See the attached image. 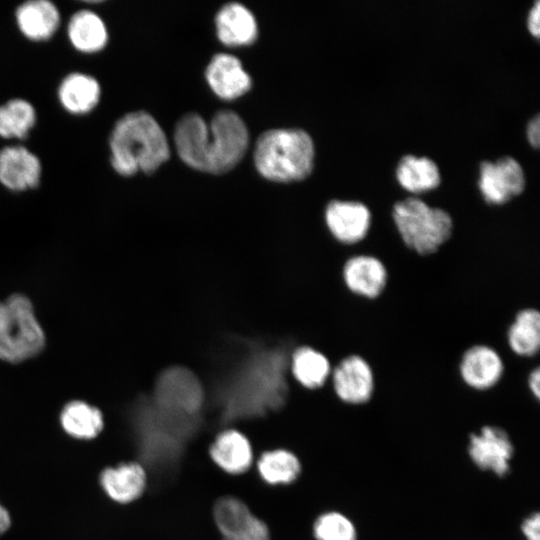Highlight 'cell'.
I'll use <instances>...</instances> for the list:
<instances>
[{"instance_id":"1","label":"cell","mask_w":540,"mask_h":540,"mask_svg":"<svg viewBox=\"0 0 540 540\" xmlns=\"http://www.w3.org/2000/svg\"><path fill=\"white\" fill-rule=\"evenodd\" d=\"M175 147L188 166L222 174L244 156L249 134L244 121L233 111L217 112L209 123L196 113L184 115L176 124Z\"/></svg>"},{"instance_id":"2","label":"cell","mask_w":540,"mask_h":540,"mask_svg":"<svg viewBox=\"0 0 540 540\" xmlns=\"http://www.w3.org/2000/svg\"><path fill=\"white\" fill-rule=\"evenodd\" d=\"M109 148L111 166L121 176L153 173L170 155L164 131L145 111L130 112L115 123Z\"/></svg>"},{"instance_id":"3","label":"cell","mask_w":540,"mask_h":540,"mask_svg":"<svg viewBox=\"0 0 540 540\" xmlns=\"http://www.w3.org/2000/svg\"><path fill=\"white\" fill-rule=\"evenodd\" d=\"M314 143L302 129H271L257 139L254 163L271 181L291 182L306 178L313 169Z\"/></svg>"},{"instance_id":"4","label":"cell","mask_w":540,"mask_h":540,"mask_svg":"<svg viewBox=\"0 0 540 540\" xmlns=\"http://www.w3.org/2000/svg\"><path fill=\"white\" fill-rule=\"evenodd\" d=\"M392 218L403 243L422 256L436 253L453 232L449 212L418 197L397 201L392 208Z\"/></svg>"},{"instance_id":"5","label":"cell","mask_w":540,"mask_h":540,"mask_svg":"<svg viewBox=\"0 0 540 540\" xmlns=\"http://www.w3.org/2000/svg\"><path fill=\"white\" fill-rule=\"evenodd\" d=\"M46 337L31 300L24 294L0 301V360L17 364L37 356Z\"/></svg>"},{"instance_id":"6","label":"cell","mask_w":540,"mask_h":540,"mask_svg":"<svg viewBox=\"0 0 540 540\" xmlns=\"http://www.w3.org/2000/svg\"><path fill=\"white\" fill-rule=\"evenodd\" d=\"M150 398L159 409L185 417L202 415L205 405L201 381L182 366H171L161 371L154 380Z\"/></svg>"},{"instance_id":"7","label":"cell","mask_w":540,"mask_h":540,"mask_svg":"<svg viewBox=\"0 0 540 540\" xmlns=\"http://www.w3.org/2000/svg\"><path fill=\"white\" fill-rule=\"evenodd\" d=\"M467 453L479 470L502 478L511 471L515 449L506 430L484 425L469 435Z\"/></svg>"},{"instance_id":"8","label":"cell","mask_w":540,"mask_h":540,"mask_svg":"<svg viewBox=\"0 0 540 540\" xmlns=\"http://www.w3.org/2000/svg\"><path fill=\"white\" fill-rule=\"evenodd\" d=\"M478 187L488 204H504L523 191V167L517 159L509 155L494 161L483 160L479 165Z\"/></svg>"},{"instance_id":"9","label":"cell","mask_w":540,"mask_h":540,"mask_svg":"<svg viewBox=\"0 0 540 540\" xmlns=\"http://www.w3.org/2000/svg\"><path fill=\"white\" fill-rule=\"evenodd\" d=\"M329 380L336 397L348 405L367 403L375 390L373 369L357 354L347 355L333 366Z\"/></svg>"},{"instance_id":"10","label":"cell","mask_w":540,"mask_h":540,"mask_svg":"<svg viewBox=\"0 0 540 540\" xmlns=\"http://www.w3.org/2000/svg\"><path fill=\"white\" fill-rule=\"evenodd\" d=\"M324 218L331 236L344 245L362 241L372 222L369 207L356 200H331L325 208Z\"/></svg>"},{"instance_id":"11","label":"cell","mask_w":540,"mask_h":540,"mask_svg":"<svg viewBox=\"0 0 540 540\" xmlns=\"http://www.w3.org/2000/svg\"><path fill=\"white\" fill-rule=\"evenodd\" d=\"M213 464L228 475L238 476L248 472L254 461L252 443L238 428L220 430L208 448Z\"/></svg>"},{"instance_id":"12","label":"cell","mask_w":540,"mask_h":540,"mask_svg":"<svg viewBox=\"0 0 540 540\" xmlns=\"http://www.w3.org/2000/svg\"><path fill=\"white\" fill-rule=\"evenodd\" d=\"M504 369L500 354L484 344L469 347L463 353L459 365L462 381L477 391H486L497 385Z\"/></svg>"},{"instance_id":"13","label":"cell","mask_w":540,"mask_h":540,"mask_svg":"<svg viewBox=\"0 0 540 540\" xmlns=\"http://www.w3.org/2000/svg\"><path fill=\"white\" fill-rule=\"evenodd\" d=\"M341 276L351 293L367 299L379 297L388 282V271L384 263L368 254L348 258L343 264Z\"/></svg>"},{"instance_id":"14","label":"cell","mask_w":540,"mask_h":540,"mask_svg":"<svg viewBox=\"0 0 540 540\" xmlns=\"http://www.w3.org/2000/svg\"><path fill=\"white\" fill-rule=\"evenodd\" d=\"M39 158L24 146H6L0 150V183L11 191L34 189L40 183Z\"/></svg>"},{"instance_id":"15","label":"cell","mask_w":540,"mask_h":540,"mask_svg":"<svg viewBox=\"0 0 540 540\" xmlns=\"http://www.w3.org/2000/svg\"><path fill=\"white\" fill-rule=\"evenodd\" d=\"M100 485L106 495L116 503L128 504L139 499L147 487V472L134 461L107 467L100 474Z\"/></svg>"},{"instance_id":"16","label":"cell","mask_w":540,"mask_h":540,"mask_svg":"<svg viewBox=\"0 0 540 540\" xmlns=\"http://www.w3.org/2000/svg\"><path fill=\"white\" fill-rule=\"evenodd\" d=\"M205 76L214 93L226 100L240 97L251 88L250 76L233 55L216 54L209 62Z\"/></svg>"},{"instance_id":"17","label":"cell","mask_w":540,"mask_h":540,"mask_svg":"<svg viewBox=\"0 0 540 540\" xmlns=\"http://www.w3.org/2000/svg\"><path fill=\"white\" fill-rule=\"evenodd\" d=\"M20 32L31 41L50 39L60 25V13L48 0H30L19 5L15 12Z\"/></svg>"},{"instance_id":"18","label":"cell","mask_w":540,"mask_h":540,"mask_svg":"<svg viewBox=\"0 0 540 540\" xmlns=\"http://www.w3.org/2000/svg\"><path fill=\"white\" fill-rule=\"evenodd\" d=\"M215 23L219 40L227 46L250 45L257 38L258 28L253 14L239 3L223 6Z\"/></svg>"},{"instance_id":"19","label":"cell","mask_w":540,"mask_h":540,"mask_svg":"<svg viewBox=\"0 0 540 540\" xmlns=\"http://www.w3.org/2000/svg\"><path fill=\"white\" fill-rule=\"evenodd\" d=\"M331 360L321 351L301 346L292 352L290 374L293 380L309 391L322 389L330 379Z\"/></svg>"},{"instance_id":"20","label":"cell","mask_w":540,"mask_h":540,"mask_svg":"<svg viewBox=\"0 0 540 540\" xmlns=\"http://www.w3.org/2000/svg\"><path fill=\"white\" fill-rule=\"evenodd\" d=\"M57 94L60 104L67 112L83 115L91 112L98 105L101 87L95 77L73 72L63 78Z\"/></svg>"},{"instance_id":"21","label":"cell","mask_w":540,"mask_h":540,"mask_svg":"<svg viewBox=\"0 0 540 540\" xmlns=\"http://www.w3.org/2000/svg\"><path fill=\"white\" fill-rule=\"evenodd\" d=\"M259 478L270 486L290 485L302 472L299 457L287 448H272L261 452L256 461Z\"/></svg>"},{"instance_id":"22","label":"cell","mask_w":540,"mask_h":540,"mask_svg":"<svg viewBox=\"0 0 540 540\" xmlns=\"http://www.w3.org/2000/svg\"><path fill=\"white\" fill-rule=\"evenodd\" d=\"M72 46L82 53H96L108 42V30L102 18L95 12L83 9L74 13L67 26Z\"/></svg>"},{"instance_id":"23","label":"cell","mask_w":540,"mask_h":540,"mask_svg":"<svg viewBox=\"0 0 540 540\" xmlns=\"http://www.w3.org/2000/svg\"><path fill=\"white\" fill-rule=\"evenodd\" d=\"M59 420L65 433L79 440L96 438L104 427L101 410L83 400L67 402L60 412Z\"/></svg>"},{"instance_id":"24","label":"cell","mask_w":540,"mask_h":540,"mask_svg":"<svg viewBox=\"0 0 540 540\" xmlns=\"http://www.w3.org/2000/svg\"><path fill=\"white\" fill-rule=\"evenodd\" d=\"M396 178L407 191L419 193L437 187L441 174L432 158L406 154L397 163Z\"/></svg>"},{"instance_id":"25","label":"cell","mask_w":540,"mask_h":540,"mask_svg":"<svg viewBox=\"0 0 540 540\" xmlns=\"http://www.w3.org/2000/svg\"><path fill=\"white\" fill-rule=\"evenodd\" d=\"M255 514L244 500L224 495L212 506V519L222 539H235L249 527Z\"/></svg>"},{"instance_id":"26","label":"cell","mask_w":540,"mask_h":540,"mask_svg":"<svg viewBox=\"0 0 540 540\" xmlns=\"http://www.w3.org/2000/svg\"><path fill=\"white\" fill-rule=\"evenodd\" d=\"M507 342L513 353L533 357L540 347V313L535 308L517 312L507 331Z\"/></svg>"},{"instance_id":"27","label":"cell","mask_w":540,"mask_h":540,"mask_svg":"<svg viewBox=\"0 0 540 540\" xmlns=\"http://www.w3.org/2000/svg\"><path fill=\"white\" fill-rule=\"evenodd\" d=\"M36 111L27 100L15 98L0 105V137L24 139L36 123Z\"/></svg>"},{"instance_id":"28","label":"cell","mask_w":540,"mask_h":540,"mask_svg":"<svg viewBox=\"0 0 540 540\" xmlns=\"http://www.w3.org/2000/svg\"><path fill=\"white\" fill-rule=\"evenodd\" d=\"M312 535L315 540H358L355 523L336 510L325 511L315 518Z\"/></svg>"},{"instance_id":"29","label":"cell","mask_w":540,"mask_h":540,"mask_svg":"<svg viewBox=\"0 0 540 540\" xmlns=\"http://www.w3.org/2000/svg\"><path fill=\"white\" fill-rule=\"evenodd\" d=\"M520 531L525 540H540V516L538 512L531 513L523 519Z\"/></svg>"},{"instance_id":"30","label":"cell","mask_w":540,"mask_h":540,"mask_svg":"<svg viewBox=\"0 0 540 540\" xmlns=\"http://www.w3.org/2000/svg\"><path fill=\"white\" fill-rule=\"evenodd\" d=\"M540 3L539 0H536L534 4L529 9L527 14V28L529 32L535 36L539 37L540 34Z\"/></svg>"},{"instance_id":"31","label":"cell","mask_w":540,"mask_h":540,"mask_svg":"<svg viewBox=\"0 0 540 540\" xmlns=\"http://www.w3.org/2000/svg\"><path fill=\"white\" fill-rule=\"evenodd\" d=\"M526 136L529 143L537 148L540 143V118L539 114L532 117L526 126Z\"/></svg>"},{"instance_id":"32","label":"cell","mask_w":540,"mask_h":540,"mask_svg":"<svg viewBox=\"0 0 540 540\" xmlns=\"http://www.w3.org/2000/svg\"><path fill=\"white\" fill-rule=\"evenodd\" d=\"M528 388L536 400L540 398V369L535 367L529 374L527 380Z\"/></svg>"},{"instance_id":"33","label":"cell","mask_w":540,"mask_h":540,"mask_svg":"<svg viewBox=\"0 0 540 540\" xmlns=\"http://www.w3.org/2000/svg\"><path fill=\"white\" fill-rule=\"evenodd\" d=\"M11 524V518L8 511L0 504V536L4 534Z\"/></svg>"},{"instance_id":"34","label":"cell","mask_w":540,"mask_h":540,"mask_svg":"<svg viewBox=\"0 0 540 540\" xmlns=\"http://www.w3.org/2000/svg\"><path fill=\"white\" fill-rule=\"evenodd\" d=\"M222 540H228V539H222Z\"/></svg>"}]
</instances>
